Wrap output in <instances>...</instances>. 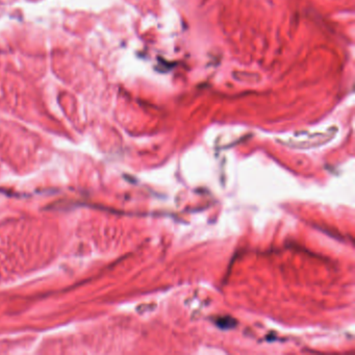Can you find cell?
<instances>
[{
    "label": "cell",
    "instance_id": "6da1fadb",
    "mask_svg": "<svg viewBox=\"0 0 355 355\" xmlns=\"http://www.w3.org/2000/svg\"><path fill=\"white\" fill-rule=\"evenodd\" d=\"M216 324L222 328V329H230V328H233L235 327L236 325V322L235 320H233L232 318H229V317H224V318H220L216 321Z\"/></svg>",
    "mask_w": 355,
    "mask_h": 355
}]
</instances>
